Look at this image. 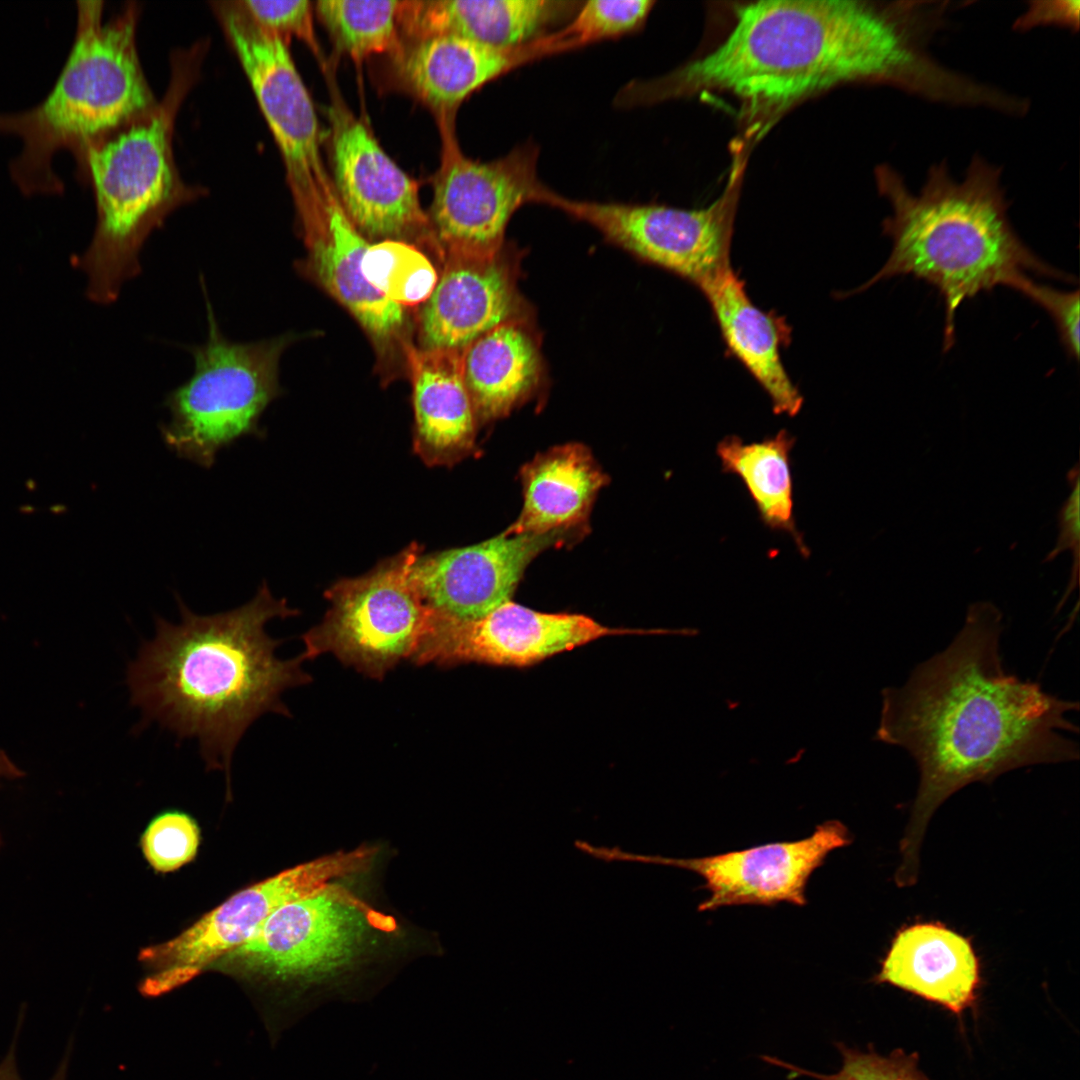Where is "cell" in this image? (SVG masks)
<instances>
[{
	"mask_svg": "<svg viewBox=\"0 0 1080 1080\" xmlns=\"http://www.w3.org/2000/svg\"><path fill=\"white\" fill-rule=\"evenodd\" d=\"M736 192L696 210L576 200L550 190L540 203L590 224L607 240L699 289L730 266Z\"/></svg>",
	"mask_w": 1080,
	"mask_h": 1080,
	"instance_id": "obj_12",
	"label": "cell"
},
{
	"mask_svg": "<svg viewBox=\"0 0 1080 1080\" xmlns=\"http://www.w3.org/2000/svg\"><path fill=\"white\" fill-rule=\"evenodd\" d=\"M653 5L651 0H590L562 30L580 48L638 29Z\"/></svg>",
	"mask_w": 1080,
	"mask_h": 1080,
	"instance_id": "obj_32",
	"label": "cell"
},
{
	"mask_svg": "<svg viewBox=\"0 0 1080 1080\" xmlns=\"http://www.w3.org/2000/svg\"><path fill=\"white\" fill-rule=\"evenodd\" d=\"M420 554L421 547L413 543L367 574L329 587V609L301 636L304 659L330 653L379 681L402 660H410L431 612L411 576Z\"/></svg>",
	"mask_w": 1080,
	"mask_h": 1080,
	"instance_id": "obj_9",
	"label": "cell"
},
{
	"mask_svg": "<svg viewBox=\"0 0 1080 1080\" xmlns=\"http://www.w3.org/2000/svg\"><path fill=\"white\" fill-rule=\"evenodd\" d=\"M852 842L848 828L837 820L826 821L797 841L777 842L699 858H669L624 852L618 847L590 846L588 854L606 862L631 861L686 869L704 880L708 897L700 911L724 906H803L812 873L832 851Z\"/></svg>",
	"mask_w": 1080,
	"mask_h": 1080,
	"instance_id": "obj_15",
	"label": "cell"
},
{
	"mask_svg": "<svg viewBox=\"0 0 1080 1080\" xmlns=\"http://www.w3.org/2000/svg\"><path fill=\"white\" fill-rule=\"evenodd\" d=\"M176 597L180 622L157 616L155 637L128 665L130 703L141 709L142 725L157 721L180 739L196 738L206 768L223 771L229 788L245 731L265 713L290 716L282 693L312 681L304 657L279 659L282 640L265 630L270 620L299 611L275 598L266 582L245 604L211 615Z\"/></svg>",
	"mask_w": 1080,
	"mask_h": 1080,
	"instance_id": "obj_3",
	"label": "cell"
},
{
	"mask_svg": "<svg viewBox=\"0 0 1080 1080\" xmlns=\"http://www.w3.org/2000/svg\"><path fill=\"white\" fill-rule=\"evenodd\" d=\"M524 505L507 535L570 530L586 519L607 476L580 444H566L536 456L521 472Z\"/></svg>",
	"mask_w": 1080,
	"mask_h": 1080,
	"instance_id": "obj_25",
	"label": "cell"
},
{
	"mask_svg": "<svg viewBox=\"0 0 1080 1080\" xmlns=\"http://www.w3.org/2000/svg\"><path fill=\"white\" fill-rule=\"evenodd\" d=\"M441 161L433 181L429 221L436 249L446 256H493L503 250L506 227L524 204L539 203V151L523 144L507 155L480 162L461 151L455 113L437 115Z\"/></svg>",
	"mask_w": 1080,
	"mask_h": 1080,
	"instance_id": "obj_10",
	"label": "cell"
},
{
	"mask_svg": "<svg viewBox=\"0 0 1080 1080\" xmlns=\"http://www.w3.org/2000/svg\"><path fill=\"white\" fill-rule=\"evenodd\" d=\"M462 369L475 416L487 422L507 415L537 387L541 358L524 320L482 335L462 354Z\"/></svg>",
	"mask_w": 1080,
	"mask_h": 1080,
	"instance_id": "obj_26",
	"label": "cell"
},
{
	"mask_svg": "<svg viewBox=\"0 0 1080 1080\" xmlns=\"http://www.w3.org/2000/svg\"><path fill=\"white\" fill-rule=\"evenodd\" d=\"M1002 631L997 606L970 604L962 628L944 650L918 664L903 685L881 692L874 739L904 749L919 771L900 843L899 887L918 880L926 827L955 792L1014 769L1079 757L1077 742L1067 735L1078 733L1069 719L1078 702L1007 672Z\"/></svg>",
	"mask_w": 1080,
	"mask_h": 1080,
	"instance_id": "obj_1",
	"label": "cell"
},
{
	"mask_svg": "<svg viewBox=\"0 0 1080 1080\" xmlns=\"http://www.w3.org/2000/svg\"><path fill=\"white\" fill-rule=\"evenodd\" d=\"M255 22L286 43L292 36L303 41L319 57L320 48L313 27V8L308 0L241 1Z\"/></svg>",
	"mask_w": 1080,
	"mask_h": 1080,
	"instance_id": "obj_33",
	"label": "cell"
},
{
	"mask_svg": "<svg viewBox=\"0 0 1080 1080\" xmlns=\"http://www.w3.org/2000/svg\"><path fill=\"white\" fill-rule=\"evenodd\" d=\"M876 179L892 208L883 222L892 250L882 268L847 295L900 275L929 283L945 304V351L954 344L955 315L965 300L999 285L1013 289L1029 272L1073 282L1019 238L1008 217L1001 170L979 155L962 181L950 175L945 161L931 166L918 194L889 166L879 167Z\"/></svg>",
	"mask_w": 1080,
	"mask_h": 1080,
	"instance_id": "obj_4",
	"label": "cell"
},
{
	"mask_svg": "<svg viewBox=\"0 0 1080 1080\" xmlns=\"http://www.w3.org/2000/svg\"><path fill=\"white\" fill-rule=\"evenodd\" d=\"M24 1019V1014L20 1013L17 1021V1027L14 1034V1038L10 1044L9 1050L5 1057L0 1062V1080H23L20 1076L17 1065V1040ZM71 1041L69 1042L65 1055L59 1063L57 1070L49 1080H67L68 1066L71 1055Z\"/></svg>",
	"mask_w": 1080,
	"mask_h": 1080,
	"instance_id": "obj_36",
	"label": "cell"
},
{
	"mask_svg": "<svg viewBox=\"0 0 1080 1080\" xmlns=\"http://www.w3.org/2000/svg\"><path fill=\"white\" fill-rule=\"evenodd\" d=\"M568 536L569 530L503 532L476 545L420 554L411 576L429 608L456 619H478L510 601L528 564Z\"/></svg>",
	"mask_w": 1080,
	"mask_h": 1080,
	"instance_id": "obj_17",
	"label": "cell"
},
{
	"mask_svg": "<svg viewBox=\"0 0 1080 1080\" xmlns=\"http://www.w3.org/2000/svg\"><path fill=\"white\" fill-rule=\"evenodd\" d=\"M401 1L321 0L315 10L337 46L356 61L401 46Z\"/></svg>",
	"mask_w": 1080,
	"mask_h": 1080,
	"instance_id": "obj_28",
	"label": "cell"
},
{
	"mask_svg": "<svg viewBox=\"0 0 1080 1080\" xmlns=\"http://www.w3.org/2000/svg\"><path fill=\"white\" fill-rule=\"evenodd\" d=\"M1043 308L1055 323L1059 339L1066 353L1078 360L1079 342V291H1061L1039 284L1028 276L1013 288Z\"/></svg>",
	"mask_w": 1080,
	"mask_h": 1080,
	"instance_id": "obj_34",
	"label": "cell"
},
{
	"mask_svg": "<svg viewBox=\"0 0 1080 1080\" xmlns=\"http://www.w3.org/2000/svg\"><path fill=\"white\" fill-rule=\"evenodd\" d=\"M437 284L418 316L419 348L463 352L492 329L524 320L514 264L493 256H446Z\"/></svg>",
	"mask_w": 1080,
	"mask_h": 1080,
	"instance_id": "obj_18",
	"label": "cell"
},
{
	"mask_svg": "<svg viewBox=\"0 0 1080 1080\" xmlns=\"http://www.w3.org/2000/svg\"><path fill=\"white\" fill-rule=\"evenodd\" d=\"M413 389L414 450L430 466H450L474 449L477 419L461 351L403 345Z\"/></svg>",
	"mask_w": 1080,
	"mask_h": 1080,
	"instance_id": "obj_22",
	"label": "cell"
},
{
	"mask_svg": "<svg viewBox=\"0 0 1080 1080\" xmlns=\"http://www.w3.org/2000/svg\"><path fill=\"white\" fill-rule=\"evenodd\" d=\"M141 849L154 871L173 872L191 862L199 848L200 828L188 813L165 810L156 815L145 828Z\"/></svg>",
	"mask_w": 1080,
	"mask_h": 1080,
	"instance_id": "obj_31",
	"label": "cell"
},
{
	"mask_svg": "<svg viewBox=\"0 0 1080 1080\" xmlns=\"http://www.w3.org/2000/svg\"><path fill=\"white\" fill-rule=\"evenodd\" d=\"M795 441L785 429L754 442L729 435L718 442L716 454L722 472L735 474L743 482L761 521L771 530L788 533L807 557L809 549L794 518L790 456Z\"/></svg>",
	"mask_w": 1080,
	"mask_h": 1080,
	"instance_id": "obj_27",
	"label": "cell"
},
{
	"mask_svg": "<svg viewBox=\"0 0 1080 1080\" xmlns=\"http://www.w3.org/2000/svg\"><path fill=\"white\" fill-rule=\"evenodd\" d=\"M937 29L925 3L887 7L847 0H769L737 7L726 39L662 79L634 81V105L700 89L727 91L751 108L780 110L812 93L859 80L934 98L946 69L927 52Z\"/></svg>",
	"mask_w": 1080,
	"mask_h": 1080,
	"instance_id": "obj_2",
	"label": "cell"
},
{
	"mask_svg": "<svg viewBox=\"0 0 1080 1080\" xmlns=\"http://www.w3.org/2000/svg\"><path fill=\"white\" fill-rule=\"evenodd\" d=\"M329 114L333 185L350 221L366 239L428 243L436 248L417 183L336 95Z\"/></svg>",
	"mask_w": 1080,
	"mask_h": 1080,
	"instance_id": "obj_16",
	"label": "cell"
},
{
	"mask_svg": "<svg viewBox=\"0 0 1080 1080\" xmlns=\"http://www.w3.org/2000/svg\"><path fill=\"white\" fill-rule=\"evenodd\" d=\"M364 853L319 858L233 894L174 938L148 946L139 960L152 969L140 989L159 996L186 984L250 939L279 907L354 870Z\"/></svg>",
	"mask_w": 1080,
	"mask_h": 1080,
	"instance_id": "obj_13",
	"label": "cell"
},
{
	"mask_svg": "<svg viewBox=\"0 0 1080 1080\" xmlns=\"http://www.w3.org/2000/svg\"><path fill=\"white\" fill-rule=\"evenodd\" d=\"M575 4L557 0L401 1L399 25L409 39L452 34L494 47H512L546 35Z\"/></svg>",
	"mask_w": 1080,
	"mask_h": 1080,
	"instance_id": "obj_24",
	"label": "cell"
},
{
	"mask_svg": "<svg viewBox=\"0 0 1080 1080\" xmlns=\"http://www.w3.org/2000/svg\"><path fill=\"white\" fill-rule=\"evenodd\" d=\"M371 928L361 903L328 883L276 909L250 939L216 963L225 971L292 988L295 1024L333 997L350 999L343 980L362 956Z\"/></svg>",
	"mask_w": 1080,
	"mask_h": 1080,
	"instance_id": "obj_8",
	"label": "cell"
},
{
	"mask_svg": "<svg viewBox=\"0 0 1080 1080\" xmlns=\"http://www.w3.org/2000/svg\"><path fill=\"white\" fill-rule=\"evenodd\" d=\"M361 272L373 289L403 308L423 304L439 278L432 262L416 245L390 239L368 245Z\"/></svg>",
	"mask_w": 1080,
	"mask_h": 1080,
	"instance_id": "obj_29",
	"label": "cell"
},
{
	"mask_svg": "<svg viewBox=\"0 0 1080 1080\" xmlns=\"http://www.w3.org/2000/svg\"><path fill=\"white\" fill-rule=\"evenodd\" d=\"M306 248L303 266L350 312L383 357L408 342L403 307L373 289L361 272L368 243L350 221L339 200L299 221Z\"/></svg>",
	"mask_w": 1080,
	"mask_h": 1080,
	"instance_id": "obj_20",
	"label": "cell"
},
{
	"mask_svg": "<svg viewBox=\"0 0 1080 1080\" xmlns=\"http://www.w3.org/2000/svg\"><path fill=\"white\" fill-rule=\"evenodd\" d=\"M77 5L74 43L51 91L30 109L0 112V132L22 140L9 169L27 195L63 191L52 168L56 152L69 149L79 159L157 106L137 53V8L103 22L102 1Z\"/></svg>",
	"mask_w": 1080,
	"mask_h": 1080,
	"instance_id": "obj_5",
	"label": "cell"
},
{
	"mask_svg": "<svg viewBox=\"0 0 1080 1080\" xmlns=\"http://www.w3.org/2000/svg\"><path fill=\"white\" fill-rule=\"evenodd\" d=\"M841 1054L840 1069L832 1074H821L786 1063L778 1058L766 1057L765 1060L790 1072V1077L800 1075L816 1080H929L918 1066L916 1054H907L903 1050H894L884 1056L873 1048L861 1051L837 1042Z\"/></svg>",
	"mask_w": 1080,
	"mask_h": 1080,
	"instance_id": "obj_30",
	"label": "cell"
},
{
	"mask_svg": "<svg viewBox=\"0 0 1080 1080\" xmlns=\"http://www.w3.org/2000/svg\"><path fill=\"white\" fill-rule=\"evenodd\" d=\"M215 10L279 147L297 216L325 208L338 197L321 157L316 112L287 43L259 26L241 1L216 3Z\"/></svg>",
	"mask_w": 1080,
	"mask_h": 1080,
	"instance_id": "obj_11",
	"label": "cell"
},
{
	"mask_svg": "<svg viewBox=\"0 0 1080 1080\" xmlns=\"http://www.w3.org/2000/svg\"><path fill=\"white\" fill-rule=\"evenodd\" d=\"M201 48L177 55L163 101L144 117L89 145L79 158L93 186L97 221L76 264L97 304L115 302L141 272L140 254L154 230L193 192L181 183L172 151L174 120L195 80Z\"/></svg>",
	"mask_w": 1080,
	"mask_h": 1080,
	"instance_id": "obj_6",
	"label": "cell"
},
{
	"mask_svg": "<svg viewBox=\"0 0 1080 1080\" xmlns=\"http://www.w3.org/2000/svg\"><path fill=\"white\" fill-rule=\"evenodd\" d=\"M1074 2H1062L1060 7H1033L1029 8L1025 17L1021 18V25H1030L1039 22L1064 23L1069 26L1078 24V5L1073 7Z\"/></svg>",
	"mask_w": 1080,
	"mask_h": 1080,
	"instance_id": "obj_37",
	"label": "cell"
},
{
	"mask_svg": "<svg viewBox=\"0 0 1080 1080\" xmlns=\"http://www.w3.org/2000/svg\"><path fill=\"white\" fill-rule=\"evenodd\" d=\"M1071 484V492L1058 513L1059 535L1054 548L1047 554L1044 562H1051L1060 553L1070 550L1073 554L1072 575L1069 582V593L1078 584L1079 574V541H1080V518H1079V469L1075 466L1068 473Z\"/></svg>",
	"mask_w": 1080,
	"mask_h": 1080,
	"instance_id": "obj_35",
	"label": "cell"
},
{
	"mask_svg": "<svg viewBox=\"0 0 1080 1080\" xmlns=\"http://www.w3.org/2000/svg\"><path fill=\"white\" fill-rule=\"evenodd\" d=\"M206 309L207 338L188 348L193 372L165 397L169 420L159 429L176 456L209 469L238 439L264 436L260 419L280 394L279 361L290 337L232 341L207 298Z\"/></svg>",
	"mask_w": 1080,
	"mask_h": 1080,
	"instance_id": "obj_7",
	"label": "cell"
},
{
	"mask_svg": "<svg viewBox=\"0 0 1080 1080\" xmlns=\"http://www.w3.org/2000/svg\"><path fill=\"white\" fill-rule=\"evenodd\" d=\"M873 981L959 1015L975 1004L980 965L968 938L939 922H918L897 931Z\"/></svg>",
	"mask_w": 1080,
	"mask_h": 1080,
	"instance_id": "obj_21",
	"label": "cell"
},
{
	"mask_svg": "<svg viewBox=\"0 0 1080 1080\" xmlns=\"http://www.w3.org/2000/svg\"><path fill=\"white\" fill-rule=\"evenodd\" d=\"M572 49L560 29L512 47L436 34L410 39L393 56L401 84L438 115L455 113L471 93L516 67Z\"/></svg>",
	"mask_w": 1080,
	"mask_h": 1080,
	"instance_id": "obj_19",
	"label": "cell"
},
{
	"mask_svg": "<svg viewBox=\"0 0 1080 1080\" xmlns=\"http://www.w3.org/2000/svg\"><path fill=\"white\" fill-rule=\"evenodd\" d=\"M23 771L10 759V757L2 750H0V781L3 779H16L23 776Z\"/></svg>",
	"mask_w": 1080,
	"mask_h": 1080,
	"instance_id": "obj_38",
	"label": "cell"
},
{
	"mask_svg": "<svg viewBox=\"0 0 1080 1080\" xmlns=\"http://www.w3.org/2000/svg\"><path fill=\"white\" fill-rule=\"evenodd\" d=\"M700 290L710 304L728 351L767 393L774 413L797 415L803 397L780 356L781 346L790 342L791 329L785 320L759 309L732 268Z\"/></svg>",
	"mask_w": 1080,
	"mask_h": 1080,
	"instance_id": "obj_23",
	"label": "cell"
},
{
	"mask_svg": "<svg viewBox=\"0 0 1080 1080\" xmlns=\"http://www.w3.org/2000/svg\"><path fill=\"white\" fill-rule=\"evenodd\" d=\"M1 842V841H0Z\"/></svg>",
	"mask_w": 1080,
	"mask_h": 1080,
	"instance_id": "obj_39",
	"label": "cell"
},
{
	"mask_svg": "<svg viewBox=\"0 0 1080 1080\" xmlns=\"http://www.w3.org/2000/svg\"><path fill=\"white\" fill-rule=\"evenodd\" d=\"M626 634L665 635L669 630L611 628L583 614L544 613L511 601L472 620L431 609L410 661L446 668L468 663L525 667L602 637Z\"/></svg>",
	"mask_w": 1080,
	"mask_h": 1080,
	"instance_id": "obj_14",
	"label": "cell"
}]
</instances>
